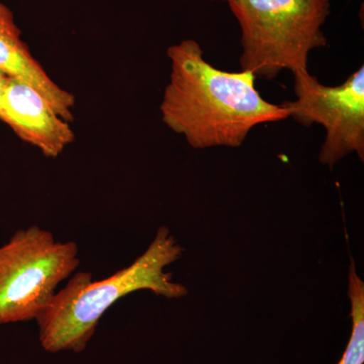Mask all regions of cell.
Here are the masks:
<instances>
[{"label": "cell", "mask_w": 364, "mask_h": 364, "mask_svg": "<svg viewBox=\"0 0 364 364\" xmlns=\"http://www.w3.org/2000/svg\"><path fill=\"white\" fill-rule=\"evenodd\" d=\"M79 264L75 242L39 226L16 232L0 247V325L37 320Z\"/></svg>", "instance_id": "4"}, {"label": "cell", "mask_w": 364, "mask_h": 364, "mask_svg": "<svg viewBox=\"0 0 364 364\" xmlns=\"http://www.w3.org/2000/svg\"><path fill=\"white\" fill-rule=\"evenodd\" d=\"M226 1H228V0H226Z\"/></svg>", "instance_id": "10"}, {"label": "cell", "mask_w": 364, "mask_h": 364, "mask_svg": "<svg viewBox=\"0 0 364 364\" xmlns=\"http://www.w3.org/2000/svg\"><path fill=\"white\" fill-rule=\"evenodd\" d=\"M242 31L241 71L272 80L289 69L308 71L313 50L325 47L322 31L330 0H228Z\"/></svg>", "instance_id": "3"}, {"label": "cell", "mask_w": 364, "mask_h": 364, "mask_svg": "<svg viewBox=\"0 0 364 364\" xmlns=\"http://www.w3.org/2000/svg\"><path fill=\"white\" fill-rule=\"evenodd\" d=\"M167 56L171 72L160 105L162 121L195 149L240 147L258 124L289 117L284 105L261 97L253 74L210 65L196 41L171 46Z\"/></svg>", "instance_id": "1"}, {"label": "cell", "mask_w": 364, "mask_h": 364, "mask_svg": "<svg viewBox=\"0 0 364 364\" xmlns=\"http://www.w3.org/2000/svg\"><path fill=\"white\" fill-rule=\"evenodd\" d=\"M9 76L4 74V72L0 71V95H1L2 90H4V86H6L7 81H9Z\"/></svg>", "instance_id": "9"}, {"label": "cell", "mask_w": 364, "mask_h": 364, "mask_svg": "<svg viewBox=\"0 0 364 364\" xmlns=\"http://www.w3.org/2000/svg\"><path fill=\"white\" fill-rule=\"evenodd\" d=\"M182 253L168 228L160 227L145 252L112 277L95 282L91 272L74 273L36 320L43 348L51 353L85 350L105 313L135 291L147 289L167 299L186 296L188 289L165 272Z\"/></svg>", "instance_id": "2"}, {"label": "cell", "mask_w": 364, "mask_h": 364, "mask_svg": "<svg viewBox=\"0 0 364 364\" xmlns=\"http://www.w3.org/2000/svg\"><path fill=\"white\" fill-rule=\"evenodd\" d=\"M348 296L351 303L352 332L338 364L364 363V284L354 261L349 267Z\"/></svg>", "instance_id": "8"}, {"label": "cell", "mask_w": 364, "mask_h": 364, "mask_svg": "<svg viewBox=\"0 0 364 364\" xmlns=\"http://www.w3.org/2000/svg\"><path fill=\"white\" fill-rule=\"evenodd\" d=\"M0 121L47 158L60 156L75 141L70 124L39 91L18 79L9 78L0 95Z\"/></svg>", "instance_id": "6"}, {"label": "cell", "mask_w": 364, "mask_h": 364, "mask_svg": "<svg viewBox=\"0 0 364 364\" xmlns=\"http://www.w3.org/2000/svg\"><path fill=\"white\" fill-rule=\"evenodd\" d=\"M296 100L282 104L294 121L322 124L325 142L318 162L333 168L351 153L364 160V67L338 86H326L308 71L294 72Z\"/></svg>", "instance_id": "5"}, {"label": "cell", "mask_w": 364, "mask_h": 364, "mask_svg": "<svg viewBox=\"0 0 364 364\" xmlns=\"http://www.w3.org/2000/svg\"><path fill=\"white\" fill-rule=\"evenodd\" d=\"M0 71L39 91L58 116L70 123L75 97L54 80L33 56L21 39L13 11L0 2Z\"/></svg>", "instance_id": "7"}]
</instances>
